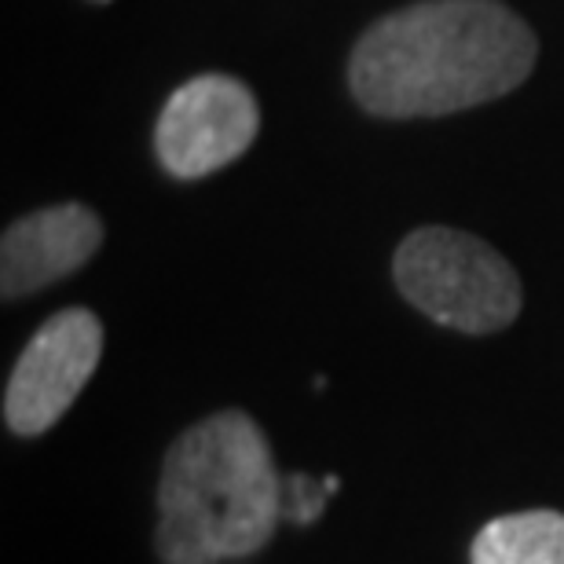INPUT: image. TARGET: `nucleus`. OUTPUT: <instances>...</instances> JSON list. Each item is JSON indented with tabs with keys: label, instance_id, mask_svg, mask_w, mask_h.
<instances>
[{
	"label": "nucleus",
	"instance_id": "nucleus-4",
	"mask_svg": "<svg viewBox=\"0 0 564 564\" xmlns=\"http://www.w3.org/2000/svg\"><path fill=\"white\" fill-rule=\"evenodd\" d=\"M104 356V323L88 308L55 312L22 348L4 389V425L41 436L74 408Z\"/></svg>",
	"mask_w": 564,
	"mask_h": 564
},
{
	"label": "nucleus",
	"instance_id": "nucleus-6",
	"mask_svg": "<svg viewBox=\"0 0 564 564\" xmlns=\"http://www.w3.org/2000/svg\"><path fill=\"white\" fill-rule=\"evenodd\" d=\"M104 242V220L82 202L37 209L19 217L0 239V293L8 301L30 297L93 261Z\"/></svg>",
	"mask_w": 564,
	"mask_h": 564
},
{
	"label": "nucleus",
	"instance_id": "nucleus-2",
	"mask_svg": "<svg viewBox=\"0 0 564 564\" xmlns=\"http://www.w3.org/2000/svg\"><path fill=\"white\" fill-rule=\"evenodd\" d=\"M279 521L282 477L264 429L246 411H217L169 444L154 528L162 564L253 557Z\"/></svg>",
	"mask_w": 564,
	"mask_h": 564
},
{
	"label": "nucleus",
	"instance_id": "nucleus-7",
	"mask_svg": "<svg viewBox=\"0 0 564 564\" xmlns=\"http://www.w3.org/2000/svg\"><path fill=\"white\" fill-rule=\"evenodd\" d=\"M473 564H564V513L524 510L495 517L477 532Z\"/></svg>",
	"mask_w": 564,
	"mask_h": 564
},
{
	"label": "nucleus",
	"instance_id": "nucleus-8",
	"mask_svg": "<svg viewBox=\"0 0 564 564\" xmlns=\"http://www.w3.org/2000/svg\"><path fill=\"white\" fill-rule=\"evenodd\" d=\"M326 495H334L326 480H315L308 473H290L282 480V517L293 524H315L326 510Z\"/></svg>",
	"mask_w": 564,
	"mask_h": 564
},
{
	"label": "nucleus",
	"instance_id": "nucleus-3",
	"mask_svg": "<svg viewBox=\"0 0 564 564\" xmlns=\"http://www.w3.org/2000/svg\"><path fill=\"white\" fill-rule=\"evenodd\" d=\"M400 293L429 319L462 334H499L521 315V279L469 231L419 228L392 257Z\"/></svg>",
	"mask_w": 564,
	"mask_h": 564
},
{
	"label": "nucleus",
	"instance_id": "nucleus-1",
	"mask_svg": "<svg viewBox=\"0 0 564 564\" xmlns=\"http://www.w3.org/2000/svg\"><path fill=\"white\" fill-rule=\"evenodd\" d=\"M535 55V33L499 0H422L359 37L348 85L370 115L436 118L513 93Z\"/></svg>",
	"mask_w": 564,
	"mask_h": 564
},
{
	"label": "nucleus",
	"instance_id": "nucleus-9",
	"mask_svg": "<svg viewBox=\"0 0 564 564\" xmlns=\"http://www.w3.org/2000/svg\"><path fill=\"white\" fill-rule=\"evenodd\" d=\"M96 4H110V0H96Z\"/></svg>",
	"mask_w": 564,
	"mask_h": 564
},
{
	"label": "nucleus",
	"instance_id": "nucleus-5",
	"mask_svg": "<svg viewBox=\"0 0 564 564\" xmlns=\"http://www.w3.org/2000/svg\"><path fill=\"white\" fill-rule=\"evenodd\" d=\"M261 129L253 93L228 74L180 85L158 118V162L176 180H202L250 151Z\"/></svg>",
	"mask_w": 564,
	"mask_h": 564
}]
</instances>
